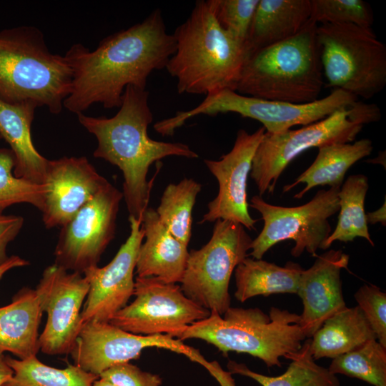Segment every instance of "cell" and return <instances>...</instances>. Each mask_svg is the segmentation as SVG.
<instances>
[{"label":"cell","mask_w":386,"mask_h":386,"mask_svg":"<svg viewBox=\"0 0 386 386\" xmlns=\"http://www.w3.org/2000/svg\"><path fill=\"white\" fill-rule=\"evenodd\" d=\"M175 49L174 37L167 33L159 9L142 22L104 38L94 51L73 44L64 54L72 81L64 107L76 115L94 104L119 108L126 87L146 89L149 76L165 68Z\"/></svg>","instance_id":"obj_1"},{"label":"cell","mask_w":386,"mask_h":386,"mask_svg":"<svg viewBox=\"0 0 386 386\" xmlns=\"http://www.w3.org/2000/svg\"><path fill=\"white\" fill-rule=\"evenodd\" d=\"M79 123L97 139L93 155L117 166L122 172L123 198L129 216L142 220L148 207L152 181H147L149 167L169 156L196 159L188 145L151 139L148 127L153 114L149 92L133 85L126 87L118 112L112 117L77 114Z\"/></svg>","instance_id":"obj_2"},{"label":"cell","mask_w":386,"mask_h":386,"mask_svg":"<svg viewBox=\"0 0 386 386\" xmlns=\"http://www.w3.org/2000/svg\"><path fill=\"white\" fill-rule=\"evenodd\" d=\"M217 0L197 1L173 36L176 49L165 69L177 81L179 94L208 95L236 90L246 45L224 31L215 16Z\"/></svg>","instance_id":"obj_3"},{"label":"cell","mask_w":386,"mask_h":386,"mask_svg":"<svg viewBox=\"0 0 386 386\" xmlns=\"http://www.w3.org/2000/svg\"><path fill=\"white\" fill-rule=\"evenodd\" d=\"M317 27L310 19L294 36L250 53L235 91L293 104L317 100L324 80Z\"/></svg>","instance_id":"obj_4"},{"label":"cell","mask_w":386,"mask_h":386,"mask_svg":"<svg viewBox=\"0 0 386 386\" xmlns=\"http://www.w3.org/2000/svg\"><path fill=\"white\" fill-rule=\"evenodd\" d=\"M72 72L66 56L52 53L34 26L0 31V99L31 102L58 114L69 94Z\"/></svg>","instance_id":"obj_5"},{"label":"cell","mask_w":386,"mask_h":386,"mask_svg":"<svg viewBox=\"0 0 386 386\" xmlns=\"http://www.w3.org/2000/svg\"><path fill=\"white\" fill-rule=\"evenodd\" d=\"M300 317L287 310L272 307L269 315L260 309L229 307L222 316L210 312L173 337L182 341L199 339L227 355L229 352L257 357L268 367H282L280 357L300 350L306 338Z\"/></svg>","instance_id":"obj_6"},{"label":"cell","mask_w":386,"mask_h":386,"mask_svg":"<svg viewBox=\"0 0 386 386\" xmlns=\"http://www.w3.org/2000/svg\"><path fill=\"white\" fill-rule=\"evenodd\" d=\"M381 118L375 104L357 101L326 118L304 126L264 137L254 154L249 173L259 191L272 194L277 180L288 164L305 151L323 145L350 143L365 124Z\"/></svg>","instance_id":"obj_7"},{"label":"cell","mask_w":386,"mask_h":386,"mask_svg":"<svg viewBox=\"0 0 386 386\" xmlns=\"http://www.w3.org/2000/svg\"><path fill=\"white\" fill-rule=\"evenodd\" d=\"M325 86L369 99L386 85V46L372 28L317 24Z\"/></svg>","instance_id":"obj_8"},{"label":"cell","mask_w":386,"mask_h":386,"mask_svg":"<svg viewBox=\"0 0 386 386\" xmlns=\"http://www.w3.org/2000/svg\"><path fill=\"white\" fill-rule=\"evenodd\" d=\"M252 239L242 224L215 221L209 242L189 252L180 287L202 307L220 315L230 307L229 285L233 272L251 249Z\"/></svg>","instance_id":"obj_9"},{"label":"cell","mask_w":386,"mask_h":386,"mask_svg":"<svg viewBox=\"0 0 386 386\" xmlns=\"http://www.w3.org/2000/svg\"><path fill=\"white\" fill-rule=\"evenodd\" d=\"M357 100L356 96L341 89H333L327 96L305 104L258 99L224 89L207 95L201 104L191 110L179 111L174 117L164 119L162 125L167 132L174 133L187 119L197 115L233 112L261 122L267 133L276 134L294 126H306L322 120Z\"/></svg>","instance_id":"obj_10"},{"label":"cell","mask_w":386,"mask_h":386,"mask_svg":"<svg viewBox=\"0 0 386 386\" xmlns=\"http://www.w3.org/2000/svg\"><path fill=\"white\" fill-rule=\"evenodd\" d=\"M339 191L340 187L319 190L310 202L292 207L273 205L259 195L254 196L249 206L261 214L264 226L252 239L249 255L260 259L274 245L292 239L293 257H299L305 251L317 256V249H325L332 232L328 219L339 211Z\"/></svg>","instance_id":"obj_11"},{"label":"cell","mask_w":386,"mask_h":386,"mask_svg":"<svg viewBox=\"0 0 386 386\" xmlns=\"http://www.w3.org/2000/svg\"><path fill=\"white\" fill-rule=\"evenodd\" d=\"M149 347L166 349L184 355L204 367L212 375L218 372L217 362H208L198 350L179 339L167 335H135L107 322L90 321L83 324L69 354L74 365L99 377L117 364L139 359L142 352Z\"/></svg>","instance_id":"obj_12"},{"label":"cell","mask_w":386,"mask_h":386,"mask_svg":"<svg viewBox=\"0 0 386 386\" xmlns=\"http://www.w3.org/2000/svg\"><path fill=\"white\" fill-rule=\"evenodd\" d=\"M135 299L109 322L128 332L140 335L175 334L208 317L210 311L187 297L179 284L155 277H137Z\"/></svg>","instance_id":"obj_13"},{"label":"cell","mask_w":386,"mask_h":386,"mask_svg":"<svg viewBox=\"0 0 386 386\" xmlns=\"http://www.w3.org/2000/svg\"><path fill=\"white\" fill-rule=\"evenodd\" d=\"M122 192L109 182L61 227L54 249L55 264L83 274L97 266L114 239Z\"/></svg>","instance_id":"obj_14"},{"label":"cell","mask_w":386,"mask_h":386,"mask_svg":"<svg viewBox=\"0 0 386 386\" xmlns=\"http://www.w3.org/2000/svg\"><path fill=\"white\" fill-rule=\"evenodd\" d=\"M89 290L86 277L53 264L46 267L35 289L47 318L39 335L46 355L69 354L82 327L81 313Z\"/></svg>","instance_id":"obj_15"},{"label":"cell","mask_w":386,"mask_h":386,"mask_svg":"<svg viewBox=\"0 0 386 386\" xmlns=\"http://www.w3.org/2000/svg\"><path fill=\"white\" fill-rule=\"evenodd\" d=\"M265 132L263 127L252 134L239 129L228 153L219 160H204L218 182L219 192L209 202L208 211L200 223L223 219L239 223L248 229H254L257 219L248 211L247 184L254 154Z\"/></svg>","instance_id":"obj_16"},{"label":"cell","mask_w":386,"mask_h":386,"mask_svg":"<svg viewBox=\"0 0 386 386\" xmlns=\"http://www.w3.org/2000/svg\"><path fill=\"white\" fill-rule=\"evenodd\" d=\"M129 235L112 261L83 273L89 290L81 313L82 325L90 321L109 322L134 295V273L144 232L142 220L129 216Z\"/></svg>","instance_id":"obj_17"},{"label":"cell","mask_w":386,"mask_h":386,"mask_svg":"<svg viewBox=\"0 0 386 386\" xmlns=\"http://www.w3.org/2000/svg\"><path fill=\"white\" fill-rule=\"evenodd\" d=\"M108 183L85 157L49 160L41 211L45 227L64 226Z\"/></svg>","instance_id":"obj_18"},{"label":"cell","mask_w":386,"mask_h":386,"mask_svg":"<svg viewBox=\"0 0 386 386\" xmlns=\"http://www.w3.org/2000/svg\"><path fill=\"white\" fill-rule=\"evenodd\" d=\"M349 259L341 249H330L302 270L297 294L303 305L299 325L305 337L311 338L327 318L347 307L340 273Z\"/></svg>","instance_id":"obj_19"},{"label":"cell","mask_w":386,"mask_h":386,"mask_svg":"<svg viewBox=\"0 0 386 386\" xmlns=\"http://www.w3.org/2000/svg\"><path fill=\"white\" fill-rule=\"evenodd\" d=\"M145 241L141 244L135 272L139 277H155L167 283H180L189 255L188 246L176 239L147 207L142 217Z\"/></svg>","instance_id":"obj_20"},{"label":"cell","mask_w":386,"mask_h":386,"mask_svg":"<svg viewBox=\"0 0 386 386\" xmlns=\"http://www.w3.org/2000/svg\"><path fill=\"white\" fill-rule=\"evenodd\" d=\"M36 108L31 102L11 104L0 99V136L14 154V174L43 184L49 159L39 153L32 142L31 124Z\"/></svg>","instance_id":"obj_21"},{"label":"cell","mask_w":386,"mask_h":386,"mask_svg":"<svg viewBox=\"0 0 386 386\" xmlns=\"http://www.w3.org/2000/svg\"><path fill=\"white\" fill-rule=\"evenodd\" d=\"M310 16L311 0H259L245 43L249 54L294 36Z\"/></svg>","instance_id":"obj_22"},{"label":"cell","mask_w":386,"mask_h":386,"mask_svg":"<svg viewBox=\"0 0 386 386\" xmlns=\"http://www.w3.org/2000/svg\"><path fill=\"white\" fill-rule=\"evenodd\" d=\"M42 312L35 290L21 288L10 304L0 307V350L20 360L36 356Z\"/></svg>","instance_id":"obj_23"},{"label":"cell","mask_w":386,"mask_h":386,"mask_svg":"<svg viewBox=\"0 0 386 386\" xmlns=\"http://www.w3.org/2000/svg\"><path fill=\"white\" fill-rule=\"evenodd\" d=\"M373 339L376 336L361 309L346 307L327 318L310 338V352L314 360H332Z\"/></svg>","instance_id":"obj_24"},{"label":"cell","mask_w":386,"mask_h":386,"mask_svg":"<svg viewBox=\"0 0 386 386\" xmlns=\"http://www.w3.org/2000/svg\"><path fill=\"white\" fill-rule=\"evenodd\" d=\"M312 164L293 183L285 185L283 192H287L300 183L305 187L294 195L301 199L313 187L328 185L341 187L347 170L357 162L369 156L373 150L372 142L362 139L354 143H337L321 146Z\"/></svg>","instance_id":"obj_25"},{"label":"cell","mask_w":386,"mask_h":386,"mask_svg":"<svg viewBox=\"0 0 386 386\" xmlns=\"http://www.w3.org/2000/svg\"><path fill=\"white\" fill-rule=\"evenodd\" d=\"M302 267L293 262L279 266L262 259L246 257L234 269L235 298L240 302L262 295L297 294Z\"/></svg>","instance_id":"obj_26"},{"label":"cell","mask_w":386,"mask_h":386,"mask_svg":"<svg viewBox=\"0 0 386 386\" xmlns=\"http://www.w3.org/2000/svg\"><path fill=\"white\" fill-rule=\"evenodd\" d=\"M291 360L287 370L279 376H267L255 372L246 365L229 360L228 372L248 377L262 386H340L337 376L328 368L317 365L310 352V339L299 351L287 357Z\"/></svg>","instance_id":"obj_27"},{"label":"cell","mask_w":386,"mask_h":386,"mask_svg":"<svg viewBox=\"0 0 386 386\" xmlns=\"http://www.w3.org/2000/svg\"><path fill=\"white\" fill-rule=\"evenodd\" d=\"M338 193L340 214L335 230L325 243L328 249L335 241L348 242L356 237L374 242L368 231L365 199L368 190V179L364 174H352L342 184Z\"/></svg>","instance_id":"obj_28"},{"label":"cell","mask_w":386,"mask_h":386,"mask_svg":"<svg viewBox=\"0 0 386 386\" xmlns=\"http://www.w3.org/2000/svg\"><path fill=\"white\" fill-rule=\"evenodd\" d=\"M6 360L14 375L4 386H93L99 377L75 365L63 369L51 367L36 356L24 360L6 357Z\"/></svg>","instance_id":"obj_29"},{"label":"cell","mask_w":386,"mask_h":386,"mask_svg":"<svg viewBox=\"0 0 386 386\" xmlns=\"http://www.w3.org/2000/svg\"><path fill=\"white\" fill-rule=\"evenodd\" d=\"M202 185L184 178L168 184L155 209L161 222L178 240L188 246L192 236V210Z\"/></svg>","instance_id":"obj_30"},{"label":"cell","mask_w":386,"mask_h":386,"mask_svg":"<svg viewBox=\"0 0 386 386\" xmlns=\"http://www.w3.org/2000/svg\"><path fill=\"white\" fill-rule=\"evenodd\" d=\"M334 374L357 378L374 386H386V347L376 339L332 359L328 368Z\"/></svg>","instance_id":"obj_31"},{"label":"cell","mask_w":386,"mask_h":386,"mask_svg":"<svg viewBox=\"0 0 386 386\" xmlns=\"http://www.w3.org/2000/svg\"><path fill=\"white\" fill-rule=\"evenodd\" d=\"M14 157L8 149H0V214L8 207L28 203L41 211L47 190L46 184L31 182L14 174Z\"/></svg>","instance_id":"obj_32"},{"label":"cell","mask_w":386,"mask_h":386,"mask_svg":"<svg viewBox=\"0 0 386 386\" xmlns=\"http://www.w3.org/2000/svg\"><path fill=\"white\" fill-rule=\"evenodd\" d=\"M310 19L317 24H353L371 28L372 11L362 0H311Z\"/></svg>","instance_id":"obj_33"},{"label":"cell","mask_w":386,"mask_h":386,"mask_svg":"<svg viewBox=\"0 0 386 386\" xmlns=\"http://www.w3.org/2000/svg\"><path fill=\"white\" fill-rule=\"evenodd\" d=\"M259 0H217L215 16L222 29L245 44Z\"/></svg>","instance_id":"obj_34"},{"label":"cell","mask_w":386,"mask_h":386,"mask_svg":"<svg viewBox=\"0 0 386 386\" xmlns=\"http://www.w3.org/2000/svg\"><path fill=\"white\" fill-rule=\"evenodd\" d=\"M354 297L376 340L386 347V293L374 284H365L357 290Z\"/></svg>","instance_id":"obj_35"},{"label":"cell","mask_w":386,"mask_h":386,"mask_svg":"<svg viewBox=\"0 0 386 386\" xmlns=\"http://www.w3.org/2000/svg\"><path fill=\"white\" fill-rule=\"evenodd\" d=\"M99 377L115 386H161L162 383L159 375L143 371L129 362L109 367Z\"/></svg>","instance_id":"obj_36"},{"label":"cell","mask_w":386,"mask_h":386,"mask_svg":"<svg viewBox=\"0 0 386 386\" xmlns=\"http://www.w3.org/2000/svg\"><path fill=\"white\" fill-rule=\"evenodd\" d=\"M24 224L21 216L0 214V266L7 261L6 247L19 234Z\"/></svg>","instance_id":"obj_37"},{"label":"cell","mask_w":386,"mask_h":386,"mask_svg":"<svg viewBox=\"0 0 386 386\" xmlns=\"http://www.w3.org/2000/svg\"><path fill=\"white\" fill-rule=\"evenodd\" d=\"M29 264V261L17 255H12L9 257L7 261L0 266V279L5 274V273L10 269L16 267L27 266Z\"/></svg>","instance_id":"obj_38"},{"label":"cell","mask_w":386,"mask_h":386,"mask_svg":"<svg viewBox=\"0 0 386 386\" xmlns=\"http://www.w3.org/2000/svg\"><path fill=\"white\" fill-rule=\"evenodd\" d=\"M4 353L0 350V386H4L14 375V370L8 365Z\"/></svg>","instance_id":"obj_39"},{"label":"cell","mask_w":386,"mask_h":386,"mask_svg":"<svg viewBox=\"0 0 386 386\" xmlns=\"http://www.w3.org/2000/svg\"><path fill=\"white\" fill-rule=\"evenodd\" d=\"M385 200L384 204L378 209L374 212H367L366 214V220L367 223L376 224L381 223L382 225H386V208Z\"/></svg>","instance_id":"obj_40"},{"label":"cell","mask_w":386,"mask_h":386,"mask_svg":"<svg viewBox=\"0 0 386 386\" xmlns=\"http://www.w3.org/2000/svg\"><path fill=\"white\" fill-rule=\"evenodd\" d=\"M93 386H115L109 382L99 377L94 382Z\"/></svg>","instance_id":"obj_41"}]
</instances>
